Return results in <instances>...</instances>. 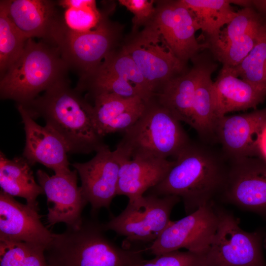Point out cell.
<instances>
[{
    "mask_svg": "<svg viewBox=\"0 0 266 266\" xmlns=\"http://www.w3.org/2000/svg\"><path fill=\"white\" fill-rule=\"evenodd\" d=\"M22 106L34 120H45V126L64 141L68 153L89 154L106 145L95 125L91 104L71 87L67 77Z\"/></svg>",
    "mask_w": 266,
    "mask_h": 266,
    "instance_id": "obj_1",
    "label": "cell"
},
{
    "mask_svg": "<svg viewBox=\"0 0 266 266\" xmlns=\"http://www.w3.org/2000/svg\"><path fill=\"white\" fill-rule=\"evenodd\" d=\"M224 158L210 147L191 141L176 158L164 179L151 188L150 194L177 196L186 213L191 214L220 196L228 168Z\"/></svg>",
    "mask_w": 266,
    "mask_h": 266,
    "instance_id": "obj_2",
    "label": "cell"
},
{
    "mask_svg": "<svg viewBox=\"0 0 266 266\" xmlns=\"http://www.w3.org/2000/svg\"><path fill=\"white\" fill-rule=\"evenodd\" d=\"M104 231L102 224L83 218L78 226L53 233L45 250L49 266H133L143 260L140 251L118 247Z\"/></svg>",
    "mask_w": 266,
    "mask_h": 266,
    "instance_id": "obj_3",
    "label": "cell"
},
{
    "mask_svg": "<svg viewBox=\"0 0 266 266\" xmlns=\"http://www.w3.org/2000/svg\"><path fill=\"white\" fill-rule=\"evenodd\" d=\"M180 122L154 96L137 122L124 132L113 153L117 160L175 159L191 142Z\"/></svg>",
    "mask_w": 266,
    "mask_h": 266,
    "instance_id": "obj_4",
    "label": "cell"
},
{
    "mask_svg": "<svg viewBox=\"0 0 266 266\" xmlns=\"http://www.w3.org/2000/svg\"><path fill=\"white\" fill-rule=\"evenodd\" d=\"M68 70L56 45L29 38L21 55L0 77V98L25 105L67 77Z\"/></svg>",
    "mask_w": 266,
    "mask_h": 266,
    "instance_id": "obj_5",
    "label": "cell"
},
{
    "mask_svg": "<svg viewBox=\"0 0 266 266\" xmlns=\"http://www.w3.org/2000/svg\"><path fill=\"white\" fill-rule=\"evenodd\" d=\"M218 223L205 252V266H266L261 231L248 232L228 210L216 207Z\"/></svg>",
    "mask_w": 266,
    "mask_h": 266,
    "instance_id": "obj_6",
    "label": "cell"
},
{
    "mask_svg": "<svg viewBox=\"0 0 266 266\" xmlns=\"http://www.w3.org/2000/svg\"><path fill=\"white\" fill-rule=\"evenodd\" d=\"M180 200L173 195L143 196L129 201L126 208L103 228L125 236V242L153 243L171 223L172 210Z\"/></svg>",
    "mask_w": 266,
    "mask_h": 266,
    "instance_id": "obj_7",
    "label": "cell"
},
{
    "mask_svg": "<svg viewBox=\"0 0 266 266\" xmlns=\"http://www.w3.org/2000/svg\"><path fill=\"white\" fill-rule=\"evenodd\" d=\"M108 13L93 30L77 32L64 28L58 37L56 45L69 69L80 77L94 72L114 50L119 36L118 27L109 20Z\"/></svg>",
    "mask_w": 266,
    "mask_h": 266,
    "instance_id": "obj_8",
    "label": "cell"
},
{
    "mask_svg": "<svg viewBox=\"0 0 266 266\" xmlns=\"http://www.w3.org/2000/svg\"><path fill=\"white\" fill-rule=\"evenodd\" d=\"M129 38L122 48L132 57L155 96L170 80L182 74L185 63L168 47L150 22Z\"/></svg>",
    "mask_w": 266,
    "mask_h": 266,
    "instance_id": "obj_9",
    "label": "cell"
},
{
    "mask_svg": "<svg viewBox=\"0 0 266 266\" xmlns=\"http://www.w3.org/2000/svg\"><path fill=\"white\" fill-rule=\"evenodd\" d=\"M229 160L219 197L225 202L266 219V161L260 157Z\"/></svg>",
    "mask_w": 266,
    "mask_h": 266,
    "instance_id": "obj_10",
    "label": "cell"
},
{
    "mask_svg": "<svg viewBox=\"0 0 266 266\" xmlns=\"http://www.w3.org/2000/svg\"><path fill=\"white\" fill-rule=\"evenodd\" d=\"M218 223L214 202L193 213L172 221L149 248L155 256L185 248L196 253H205L216 233Z\"/></svg>",
    "mask_w": 266,
    "mask_h": 266,
    "instance_id": "obj_11",
    "label": "cell"
},
{
    "mask_svg": "<svg viewBox=\"0 0 266 266\" xmlns=\"http://www.w3.org/2000/svg\"><path fill=\"white\" fill-rule=\"evenodd\" d=\"M151 22L174 55L184 63L194 58L200 49L207 48L206 43L197 41L195 33L200 28L193 12L181 0L158 2Z\"/></svg>",
    "mask_w": 266,
    "mask_h": 266,
    "instance_id": "obj_12",
    "label": "cell"
},
{
    "mask_svg": "<svg viewBox=\"0 0 266 266\" xmlns=\"http://www.w3.org/2000/svg\"><path fill=\"white\" fill-rule=\"evenodd\" d=\"M36 174L50 205L47 214L48 226L61 222L68 227L79 226L83 219L82 210L88 202L78 186L77 171L74 169L49 175L38 169Z\"/></svg>",
    "mask_w": 266,
    "mask_h": 266,
    "instance_id": "obj_13",
    "label": "cell"
},
{
    "mask_svg": "<svg viewBox=\"0 0 266 266\" xmlns=\"http://www.w3.org/2000/svg\"><path fill=\"white\" fill-rule=\"evenodd\" d=\"M13 23L27 38L38 37L56 45L66 25L58 1L1 0Z\"/></svg>",
    "mask_w": 266,
    "mask_h": 266,
    "instance_id": "obj_14",
    "label": "cell"
},
{
    "mask_svg": "<svg viewBox=\"0 0 266 266\" xmlns=\"http://www.w3.org/2000/svg\"><path fill=\"white\" fill-rule=\"evenodd\" d=\"M266 128V107L218 119L215 138L227 159L261 157L259 144Z\"/></svg>",
    "mask_w": 266,
    "mask_h": 266,
    "instance_id": "obj_15",
    "label": "cell"
},
{
    "mask_svg": "<svg viewBox=\"0 0 266 266\" xmlns=\"http://www.w3.org/2000/svg\"><path fill=\"white\" fill-rule=\"evenodd\" d=\"M80 176L82 194L93 212L109 208L117 195L120 165L113 151L105 145L85 163L71 164Z\"/></svg>",
    "mask_w": 266,
    "mask_h": 266,
    "instance_id": "obj_16",
    "label": "cell"
},
{
    "mask_svg": "<svg viewBox=\"0 0 266 266\" xmlns=\"http://www.w3.org/2000/svg\"><path fill=\"white\" fill-rule=\"evenodd\" d=\"M39 208L17 201L0 192V240L23 242L44 247L53 233L42 223Z\"/></svg>",
    "mask_w": 266,
    "mask_h": 266,
    "instance_id": "obj_17",
    "label": "cell"
},
{
    "mask_svg": "<svg viewBox=\"0 0 266 266\" xmlns=\"http://www.w3.org/2000/svg\"><path fill=\"white\" fill-rule=\"evenodd\" d=\"M17 105L25 133L23 157L31 166L39 163L55 173L70 171L68 151L63 139L48 127L37 124L22 105Z\"/></svg>",
    "mask_w": 266,
    "mask_h": 266,
    "instance_id": "obj_18",
    "label": "cell"
},
{
    "mask_svg": "<svg viewBox=\"0 0 266 266\" xmlns=\"http://www.w3.org/2000/svg\"><path fill=\"white\" fill-rule=\"evenodd\" d=\"M118 162L117 195L126 196L131 201L142 197L148 189L162 181L174 166L175 160L135 158Z\"/></svg>",
    "mask_w": 266,
    "mask_h": 266,
    "instance_id": "obj_19",
    "label": "cell"
},
{
    "mask_svg": "<svg viewBox=\"0 0 266 266\" xmlns=\"http://www.w3.org/2000/svg\"><path fill=\"white\" fill-rule=\"evenodd\" d=\"M213 86L218 118L229 112L255 108L266 97V90L238 78L227 66H223Z\"/></svg>",
    "mask_w": 266,
    "mask_h": 266,
    "instance_id": "obj_20",
    "label": "cell"
},
{
    "mask_svg": "<svg viewBox=\"0 0 266 266\" xmlns=\"http://www.w3.org/2000/svg\"><path fill=\"white\" fill-rule=\"evenodd\" d=\"M203 55L192 60V68L168 81L155 95L158 100L180 121L192 124V107Z\"/></svg>",
    "mask_w": 266,
    "mask_h": 266,
    "instance_id": "obj_21",
    "label": "cell"
},
{
    "mask_svg": "<svg viewBox=\"0 0 266 266\" xmlns=\"http://www.w3.org/2000/svg\"><path fill=\"white\" fill-rule=\"evenodd\" d=\"M216 68L217 65L203 54L194 95L191 126L203 139L215 138L219 119L216 113L213 82L211 80V75Z\"/></svg>",
    "mask_w": 266,
    "mask_h": 266,
    "instance_id": "obj_22",
    "label": "cell"
},
{
    "mask_svg": "<svg viewBox=\"0 0 266 266\" xmlns=\"http://www.w3.org/2000/svg\"><path fill=\"white\" fill-rule=\"evenodd\" d=\"M31 165L23 157L7 159L0 153V186L12 196L23 198L27 204L39 208L37 198L44 192L34 179Z\"/></svg>",
    "mask_w": 266,
    "mask_h": 266,
    "instance_id": "obj_23",
    "label": "cell"
},
{
    "mask_svg": "<svg viewBox=\"0 0 266 266\" xmlns=\"http://www.w3.org/2000/svg\"><path fill=\"white\" fill-rule=\"evenodd\" d=\"M194 14L200 30L207 36L208 45L217 40L221 28L237 15L230 0H181Z\"/></svg>",
    "mask_w": 266,
    "mask_h": 266,
    "instance_id": "obj_24",
    "label": "cell"
},
{
    "mask_svg": "<svg viewBox=\"0 0 266 266\" xmlns=\"http://www.w3.org/2000/svg\"><path fill=\"white\" fill-rule=\"evenodd\" d=\"M93 103V118L99 134L104 136L108 126L124 112L136 105L143 100L140 97L124 98L115 94L101 93L87 95Z\"/></svg>",
    "mask_w": 266,
    "mask_h": 266,
    "instance_id": "obj_25",
    "label": "cell"
},
{
    "mask_svg": "<svg viewBox=\"0 0 266 266\" xmlns=\"http://www.w3.org/2000/svg\"><path fill=\"white\" fill-rule=\"evenodd\" d=\"M96 71L110 73L128 81L138 89L145 100L154 96L133 60L122 47L112 51L94 72Z\"/></svg>",
    "mask_w": 266,
    "mask_h": 266,
    "instance_id": "obj_26",
    "label": "cell"
},
{
    "mask_svg": "<svg viewBox=\"0 0 266 266\" xmlns=\"http://www.w3.org/2000/svg\"><path fill=\"white\" fill-rule=\"evenodd\" d=\"M28 39L13 23L0 1V77L21 55Z\"/></svg>",
    "mask_w": 266,
    "mask_h": 266,
    "instance_id": "obj_27",
    "label": "cell"
},
{
    "mask_svg": "<svg viewBox=\"0 0 266 266\" xmlns=\"http://www.w3.org/2000/svg\"><path fill=\"white\" fill-rule=\"evenodd\" d=\"M230 68L237 77L266 90V25L250 53L237 66Z\"/></svg>",
    "mask_w": 266,
    "mask_h": 266,
    "instance_id": "obj_28",
    "label": "cell"
},
{
    "mask_svg": "<svg viewBox=\"0 0 266 266\" xmlns=\"http://www.w3.org/2000/svg\"><path fill=\"white\" fill-rule=\"evenodd\" d=\"M58 2L65 9V23L71 31L84 32L93 30L102 18L103 12L98 9L95 0H62Z\"/></svg>",
    "mask_w": 266,
    "mask_h": 266,
    "instance_id": "obj_29",
    "label": "cell"
},
{
    "mask_svg": "<svg viewBox=\"0 0 266 266\" xmlns=\"http://www.w3.org/2000/svg\"><path fill=\"white\" fill-rule=\"evenodd\" d=\"M45 250L39 245L0 240V266H49Z\"/></svg>",
    "mask_w": 266,
    "mask_h": 266,
    "instance_id": "obj_30",
    "label": "cell"
},
{
    "mask_svg": "<svg viewBox=\"0 0 266 266\" xmlns=\"http://www.w3.org/2000/svg\"><path fill=\"white\" fill-rule=\"evenodd\" d=\"M266 21V16L259 13L253 7L243 8L236 16L221 30L219 38L208 46L213 51L237 39L257 25Z\"/></svg>",
    "mask_w": 266,
    "mask_h": 266,
    "instance_id": "obj_31",
    "label": "cell"
},
{
    "mask_svg": "<svg viewBox=\"0 0 266 266\" xmlns=\"http://www.w3.org/2000/svg\"><path fill=\"white\" fill-rule=\"evenodd\" d=\"M266 25V21L257 25L237 39L212 51L214 56L223 66L233 67L237 66L256 45Z\"/></svg>",
    "mask_w": 266,
    "mask_h": 266,
    "instance_id": "obj_32",
    "label": "cell"
},
{
    "mask_svg": "<svg viewBox=\"0 0 266 266\" xmlns=\"http://www.w3.org/2000/svg\"><path fill=\"white\" fill-rule=\"evenodd\" d=\"M133 266H205V253L176 250L142 260Z\"/></svg>",
    "mask_w": 266,
    "mask_h": 266,
    "instance_id": "obj_33",
    "label": "cell"
},
{
    "mask_svg": "<svg viewBox=\"0 0 266 266\" xmlns=\"http://www.w3.org/2000/svg\"><path fill=\"white\" fill-rule=\"evenodd\" d=\"M120 4L125 7L133 14V31L142 25L146 26L152 21L156 13L154 0H119Z\"/></svg>",
    "mask_w": 266,
    "mask_h": 266,
    "instance_id": "obj_34",
    "label": "cell"
},
{
    "mask_svg": "<svg viewBox=\"0 0 266 266\" xmlns=\"http://www.w3.org/2000/svg\"><path fill=\"white\" fill-rule=\"evenodd\" d=\"M253 7L259 13L266 16V0H252Z\"/></svg>",
    "mask_w": 266,
    "mask_h": 266,
    "instance_id": "obj_35",
    "label": "cell"
},
{
    "mask_svg": "<svg viewBox=\"0 0 266 266\" xmlns=\"http://www.w3.org/2000/svg\"><path fill=\"white\" fill-rule=\"evenodd\" d=\"M259 149L261 157L266 161V128L264 130L261 137Z\"/></svg>",
    "mask_w": 266,
    "mask_h": 266,
    "instance_id": "obj_36",
    "label": "cell"
},
{
    "mask_svg": "<svg viewBox=\"0 0 266 266\" xmlns=\"http://www.w3.org/2000/svg\"><path fill=\"white\" fill-rule=\"evenodd\" d=\"M231 3L242 6L243 8L253 7L251 0H230Z\"/></svg>",
    "mask_w": 266,
    "mask_h": 266,
    "instance_id": "obj_37",
    "label": "cell"
},
{
    "mask_svg": "<svg viewBox=\"0 0 266 266\" xmlns=\"http://www.w3.org/2000/svg\"><path fill=\"white\" fill-rule=\"evenodd\" d=\"M264 247L266 249V234H265L264 241H263Z\"/></svg>",
    "mask_w": 266,
    "mask_h": 266,
    "instance_id": "obj_38",
    "label": "cell"
}]
</instances>
